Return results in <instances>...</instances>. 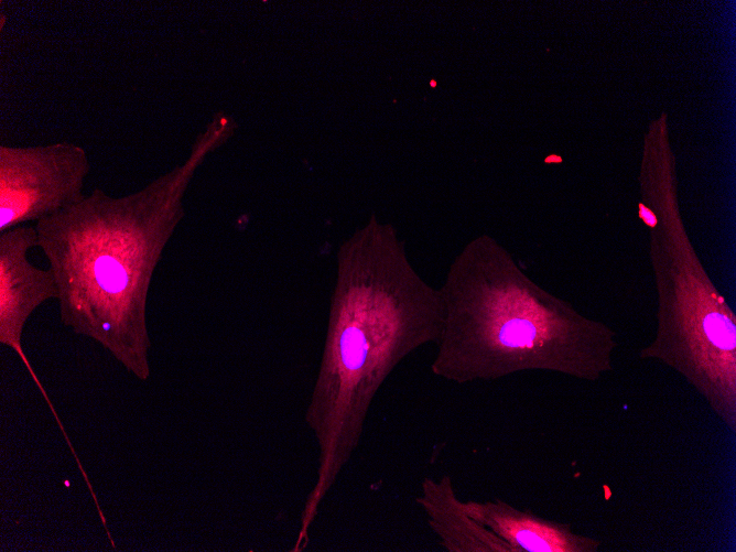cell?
Listing matches in <instances>:
<instances>
[{"label":"cell","mask_w":736,"mask_h":552,"mask_svg":"<svg viewBox=\"0 0 736 552\" xmlns=\"http://www.w3.org/2000/svg\"><path fill=\"white\" fill-rule=\"evenodd\" d=\"M415 502L447 552H513L511 546L472 518L457 497L450 475L425 477Z\"/></svg>","instance_id":"cell-8"},{"label":"cell","mask_w":736,"mask_h":552,"mask_svg":"<svg viewBox=\"0 0 736 552\" xmlns=\"http://www.w3.org/2000/svg\"><path fill=\"white\" fill-rule=\"evenodd\" d=\"M37 243L35 225H20L0 232V342L18 354L50 401L21 345L29 316L47 300L57 299L51 270L37 268L29 260V251Z\"/></svg>","instance_id":"cell-6"},{"label":"cell","mask_w":736,"mask_h":552,"mask_svg":"<svg viewBox=\"0 0 736 552\" xmlns=\"http://www.w3.org/2000/svg\"><path fill=\"white\" fill-rule=\"evenodd\" d=\"M656 335L663 342L693 327L732 328L736 316L686 241H653Z\"/></svg>","instance_id":"cell-5"},{"label":"cell","mask_w":736,"mask_h":552,"mask_svg":"<svg viewBox=\"0 0 736 552\" xmlns=\"http://www.w3.org/2000/svg\"><path fill=\"white\" fill-rule=\"evenodd\" d=\"M87 151L72 142L0 145V232L54 216L83 199Z\"/></svg>","instance_id":"cell-4"},{"label":"cell","mask_w":736,"mask_h":552,"mask_svg":"<svg viewBox=\"0 0 736 552\" xmlns=\"http://www.w3.org/2000/svg\"><path fill=\"white\" fill-rule=\"evenodd\" d=\"M467 513L508 543L513 552H597L602 542L578 534L565 522L495 499L463 501Z\"/></svg>","instance_id":"cell-7"},{"label":"cell","mask_w":736,"mask_h":552,"mask_svg":"<svg viewBox=\"0 0 736 552\" xmlns=\"http://www.w3.org/2000/svg\"><path fill=\"white\" fill-rule=\"evenodd\" d=\"M442 324L439 288L416 272L390 231L370 226L342 247L305 413L318 445V466L301 512L295 551L307 545L310 528L360 442L379 388L408 355L436 343Z\"/></svg>","instance_id":"cell-1"},{"label":"cell","mask_w":736,"mask_h":552,"mask_svg":"<svg viewBox=\"0 0 736 552\" xmlns=\"http://www.w3.org/2000/svg\"><path fill=\"white\" fill-rule=\"evenodd\" d=\"M439 290V378L462 385L535 370L595 382L613 370L616 332L540 286L493 240L469 243Z\"/></svg>","instance_id":"cell-3"},{"label":"cell","mask_w":736,"mask_h":552,"mask_svg":"<svg viewBox=\"0 0 736 552\" xmlns=\"http://www.w3.org/2000/svg\"><path fill=\"white\" fill-rule=\"evenodd\" d=\"M209 138L190 160L139 191L112 196L95 188L35 223L57 285L62 322L106 348L140 380L150 377L147 302L162 252L183 216L185 187Z\"/></svg>","instance_id":"cell-2"}]
</instances>
